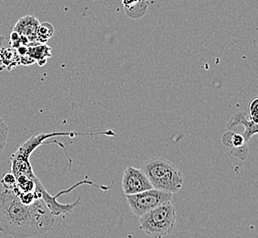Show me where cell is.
Returning a JSON list of instances; mask_svg holds the SVG:
<instances>
[{
	"label": "cell",
	"mask_w": 258,
	"mask_h": 238,
	"mask_svg": "<svg viewBox=\"0 0 258 238\" xmlns=\"http://www.w3.org/2000/svg\"><path fill=\"white\" fill-rule=\"evenodd\" d=\"M54 215L43 199L23 204L12 190L0 193V232L8 237L40 236L50 232Z\"/></svg>",
	"instance_id": "obj_1"
},
{
	"label": "cell",
	"mask_w": 258,
	"mask_h": 238,
	"mask_svg": "<svg viewBox=\"0 0 258 238\" xmlns=\"http://www.w3.org/2000/svg\"><path fill=\"white\" fill-rule=\"evenodd\" d=\"M142 169L153 188L176 194L183 185V172L169 159L162 157L147 160L143 164Z\"/></svg>",
	"instance_id": "obj_2"
},
{
	"label": "cell",
	"mask_w": 258,
	"mask_h": 238,
	"mask_svg": "<svg viewBox=\"0 0 258 238\" xmlns=\"http://www.w3.org/2000/svg\"><path fill=\"white\" fill-rule=\"evenodd\" d=\"M177 211L171 201L160 204L139 217V229L152 237H163L173 231Z\"/></svg>",
	"instance_id": "obj_3"
},
{
	"label": "cell",
	"mask_w": 258,
	"mask_h": 238,
	"mask_svg": "<svg viewBox=\"0 0 258 238\" xmlns=\"http://www.w3.org/2000/svg\"><path fill=\"white\" fill-rule=\"evenodd\" d=\"M172 195L173 194L171 193L152 188L139 194L125 195V197L131 211L138 217H141L143 214L158 207L160 204L171 201Z\"/></svg>",
	"instance_id": "obj_4"
},
{
	"label": "cell",
	"mask_w": 258,
	"mask_h": 238,
	"mask_svg": "<svg viewBox=\"0 0 258 238\" xmlns=\"http://www.w3.org/2000/svg\"><path fill=\"white\" fill-rule=\"evenodd\" d=\"M122 188L125 195H130L152 189L153 186L143 169L129 166L123 174Z\"/></svg>",
	"instance_id": "obj_5"
},
{
	"label": "cell",
	"mask_w": 258,
	"mask_h": 238,
	"mask_svg": "<svg viewBox=\"0 0 258 238\" xmlns=\"http://www.w3.org/2000/svg\"><path fill=\"white\" fill-rule=\"evenodd\" d=\"M223 144L230 149L233 157L244 160L248 155V142L243 139V135L236 134L233 130L225 131L222 136Z\"/></svg>",
	"instance_id": "obj_6"
},
{
	"label": "cell",
	"mask_w": 258,
	"mask_h": 238,
	"mask_svg": "<svg viewBox=\"0 0 258 238\" xmlns=\"http://www.w3.org/2000/svg\"><path fill=\"white\" fill-rule=\"evenodd\" d=\"M40 21L34 16L27 15L22 17L16 23L13 30L20 36L25 37L30 43L37 42V30L40 26Z\"/></svg>",
	"instance_id": "obj_7"
},
{
	"label": "cell",
	"mask_w": 258,
	"mask_h": 238,
	"mask_svg": "<svg viewBox=\"0 0 258 238\" xmlns=\"http://www.w3.org/2000/svg\"><path fill=\"white\" fill-rule=\"evenodd\" d=\"M242 125L245 129L243 132V139H245V141L249 142V140L252 139L253 135L258 133V125L254 123L253 120L247 117V114L244 111H238L229 120L228 124H227V129L228 130H233L235 127Z\"/></svg>",
	"instance_id": "obj_8"
},
{
	"label": "cell",
	"mask_w": 258,
	"mask_h": 238,
	"mask_svg": "<svg viewBox=\"0 0 258 238\" xmlns=\"http://www.w3.org/2000/svg\"><path fill=\"white\" fill-rule=\"evenodd\" d=\"M28 55L40 66L44 65L47 63V60L52 56L50 46L39 42L28 45Z\"/></svg>",
	"instance_id": "obj_9"
},
{
	"label": "cell",
	"mask_w": 258,
	"mask_h": 238,
	"mask_svg": "<svg viewBox=\"0 0 258 238\" xmlns=\"http://www.w3.org/2000/svg\"><path fill=\"white\" fill-rule=\"evenodd\" d=\"M20 65V57L18 51L12 47L3 46L0 50V70L10 71L13 67Z\"/></svg>",
	"instance_id": "obj_10"
},
{
	"label": "cell",
	"mask_w": 258,
	"mask_h": 238,
	"mask_svg": "<svg viewBox=\"0 0 258 238\" xmlns=\"http://www.w3.org/2000/svg\"><path fill=\"white\" fill-rule=\"evenodd\" d=\"M54 34V28L49 22L40 23L37 30V42L46 43Z\"/></svg>",
	"instance_id": "obj_11"
},
{
	"label": "cell",
	"mask_w": 258,
	"mask_h": 238,
	"mask_svg": "<svg viewBox=\"0 0 258 238\" xmlns=\"http://www.w3.org/2000/svg\"><path fill=\"white\" fill-rule=\"evenodd\" d=\"M8 135H9V128L4 122V120L0 117V153L5 148Z\"/></svg>",
	"instance_id": "obj_12"
},
{
	"label": "cell",
	"mask_w": 258,
	"mask_h": 238,
	"mask_svg": "<svg viewBox=\"0 0 258 238\" xmlns=\"http://www.w3.org/2000/svg\"><path fill=\"white\" fill-rule=\"evenodd\" d=\"M1 184L6 190H13L17 184V177L12 172L5 174L1 180Z\"/></svg>",
	"instance_id": "obj_13"
},
{
	"label": "cell",
	"mask_w": 258,
	"mask_h": 238,
	"mask_svg": "<svg viewBox=\"0 0 258 238\" xmlns=\"http://www.w3.org/2000/svg\"><path fill=\"white\" fill-rule=\"evenodd\" d=\"M249 118L253 120L254 123H258V98L254 97L249 103Z\"/></svg>",
	"instance_id": "obj_14"
},
{
	"label": "cell",
	"mask_w": 258,
	"mask_h": 238,
	"mask_svg": "<svg viewBox=\"0 0 258 238\" xmlns=\"http://www.w3.org/2000/svg\"><path fill=\"white\" fill-rule=\"evenodd\" d=\"M6 43V39L4 36H2V35L0 34V50H1V48L3 47V46H5Z\"/></svg>",
	"instance_id": "obj_15"
}]
</instances>
